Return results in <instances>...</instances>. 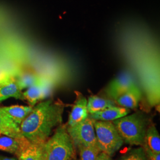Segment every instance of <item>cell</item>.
Wrapping results in <instances>:
<instances>
[{
	"mask_svg": "<svg viewBox=\"0 0 160 160\" xmlns=\"http://www.w3.org/2000/svg\"><path fill=\"white\" fill-rule=\"evenodd\" d=\"M64 108L60 100L51 98L38 103L20 126L23 137L32 143L43 144L62 124Z\"/></svg>",
	"mask_w": 160,
	"mask_h": 160,
	"instance_id": "6da1fadb",
	"label": "cell"
},
{
	"mask_svg": "<svg viewBox=\"0 0 160 160\" xmlns=\"http://www.w3.org/2000/svg\"><path fill=\"white\" fill-rule=\"evenodd\" d=\"M124 143L142 147L149 124L148 117L143 112L128 114L112 122Z\"/></svg>",
	"mask_w": 160,
	"mask_h": 160,
	"instance_id": "7a4b0ae2",
	"label": "cell"
},
{
	"mask_svg": "<svg viewBox=\"0 0 160 160\" xmlns=\"http://www.w3.org/2000/svg\"><path fill=\"white\" fill-rule=\"evenodd\" d=\"M45 160H74L75 147L67 131V125L57 127L43 144Z\"/></svg>",
	"mask_w": 160,
	"mask_h": 160,
	"instance_id": "3957f363",
	"label": "cell"
},
{
	"mask_svg": "<svg viewBox=\"0 0 160 160\" xmlns=\"http://www.w3.org/2000/svg\"><path fill=\"white\" fill-rule=\"evenodd\" d=\"M97 146L100 152L112 157L124 142L112 122L93 120Z\"/></svg>",
	"mask_w": 160,
	"mask_h": 160,
	"instance_id": "277c9868",
	"label": "cell"
},
{
	"mask_svg": "<svg viewBox=\"0 0 160 160\" xmlns=\"http://www.w3.org/2000/svg\"><path fill=\"white\" fill-rule=\"evenodd\" d=\"M67 131L75 148L78 147H98L94 122L92 119L88 118L75 126H67Z\"/></svg>",
	"mask_w": 160,
	"mask_h": 160,
	"instance_id": "5b68a950",
	"label": "cell"
},
{
	"mask_svg": "<svg viewBox=\"0 0 160 160\" xmlns=\"http://www.w3.org/2000/svg\"><path fill=\"white\" fill-rule=\"evenodd\" d=\"M136 84L132 75L128 72H124L110 82L106 92L111 100L115 101Z\"/></svg>",
	"mask_w": 160,
	"mask_h": 160,
	"instance_id": "8992f818",
	"label": "cell"
},
{
	"mask_svg": "<svg viewBox=\"0 0 160 160\" xmlns=\"http://www.w3.org/2000/svg\"><path fill=\"white\" fill-rule=\"evenodd\" d=\"M76 99L69 116L68 126H73L84 122L88 118L87 99L80 92H75Z\"/></svg>",
	"mask_w": 160,
	"mask_h": 160,
	"instance_id": "52a82bcc",
	"label": "cell"
},
{
	"mask_svg": "<svg viewBox=\"0 0 160 160\" xmlns=\"http://www.w3.org/2000/svg\"><path fill=\"white\" fill-rule=\"evenodd\" d=\"M16 157L18 160H45L43 144L32 143L24 138L20 142V149Z\"/></svg>",
	"mask_w": 160,
	"mask_h": 160,
	"instance_id": "ba28073f",
	"label": "cell"
},
{
	"mask_svg": "<svg viewBox=\"0 0 160 160\" xmlns=\"http://www.w3.org/2000/svg\"><path fill=\"white\" fill-rule=\"evenodd\" d=\"M142 98V92L137 84L133 86L114 102L118 106L128 109H136Z\"/></svg>",
	"mask_w": 160,
	"mask_h": 160,
	"instance_id": "9c48e42d",
	"label": "cell"
},
{
	"mask_svg": "<svg viewBox=\"0 0 160 160\" xmlns=\"http://www.w3.org/2000/svg\"><path fill=\"white\" fill-rule=\"evenodd\" d=\"M130 112L131 110L129 109L114 106L101 112L88 114V118L93 120L113 122L126 116Z\"/></svg>",
	"mask_w": 160,
	"mask_h": 160,
	"instance_id": "30bf717a",
	"label": "cell"
},
{
	"mask_svg": "<svg viewBox=\"0 0 160 160\" xmlns=\"http://www.w3.org/2000/svg\"><path fill=\"white\" fill-rule=\"evenodd\" d=\"M10 97L24 101L23 92L18 86L14 75L8 80L0 83V103Z\"/></svg>",
	"mask_w": 160,
	"mask_h": 160,
	"instance_id": "8fae6325",
	"label": "cell"
},
{
	"mask_svg": "<svg viewBox=\"0 0 160 160\" xmlns=\"http://www.w3.org/2000/svg\"><path fill=\"white\" fill-rule=\"evenodd\" d=\"M0 135L17 139L20 141L24 137L22 134L20 127L16 125L12 119L0 109Z\"/></svg>",
	"mask_w": 160,
	"mask_h": 160,
	"instance_id": "7c38bea8",
	"label": "cell"
},
{
	"mask_svg": "<svg viewBox=\"0 0 160 160\" xmlns=\"http://www.w3.org/2000/svg\"><path fill=\"white\" fill-rule=\"evenodd\" d=\"M33 107L30 106H12L8 107H0L12 121L18 126H20L21 123L32 111Z\"/></svg>",
	"mask_w": 160,
	"mask_h": 160,
	"instance_id": "4fadbf2b",
	"label": "cell"
},
{
	"mask_svg": "<svg viewBox=\"0 0 160 160\" xmlns=\"http://www.w3.org/2000/svg\"><path fill=\"white\" fill-rule=\"evenodd\" d=\"M24 100H26L29 105L34 107L38 103L46 98V96L40 80L38 83L27 88L23 92Z\"/></svg>",
	"mask_w": 160,
	"mask_h": 160,
	"instance_id": "5bb4252c",
	"label": "cell"
},
{
	"mask_svg": "<svg viewBox=\"0 0 160 160\" xmlns=\"http://www.w3.org/2000/svg\"><path fill=\"white\" fill-rule=\"evenodd\" d=\"M143 147L154 154H160V136L156 127L150 124L146 132Z\"/></svg>",
	"mask_w": 160,
	"mask_h": 160,
	"instance_id": "9a60e30c",
	"label": "cell"
},
{
	"mask_svg": "<svg viewBox=\"0 0 160 160\" xmlns=\"http://www.w3.org/2000/svg\"><path fill=\"white\" fill-rule=\"evenodd\" d=\"M14 76L18 86L22 91L24 89L28 88L38 83L40 77V75L32 69H26L17 72V74Z\"/></svg>",
	"mask_w": 160,
	"mask_h": 160,
	"instance_id": "2e32d148",
	"label": "cell"
},
{
	"mask_svg": "<svg viewBox=\"0 0 160 160\" xmlns=\"http://www.w3.org/2000/svg\"><path fill=\"white\" fill-rule=\"evenodd\" d=\"M116 106L114 101L97 96H91L87 99V110L88 114L103 111L110 107Z\"/></svg>",
	"mask_w": 160,
	"mask_h": 160,
	"instance_id": "e0dca14e",
	"label": "cell"
},
{
	"mask_svg": "<svg viewBox=\"0 0 160 160\" xmlns=\"http://www.w3.org/2000/svg\"><path fill=\"white\" fill-rule=\"evenodd\" d=\"M22 140L19 141L6 135L0 137V151L7 152L17 156L20 151V142Z\"/></svg>",
	"mask_w": 160,
	"mask_h": 160,
	"instance_id": "ac0fdd59",
	"label": "cell"
},
{
	"mask_svg": "<svg viewBox=\"0 0 160 160\" xmlns=\"http://www.w3.org/2000/svg\"><path fill=\"white\" fill-rule=\"evenodd\" d=\"M118 160H149L143 147L132 149Z\"/></svg>",
	"mask_w": 160,
	"mask_h": 160,
	"instance_id": "d6986e66",
	"label": "cell"
},
{
	"mask_svg": "<svg viewBox=\"0 0 160 160\" xmlns=\"http://www.w3.org/2000/svg\"><path fill=\"white\" fill-rule=\"evenodd\" d=\"M78 149L80 160H96L100 151L98 147H78Z\"/></svg>",
	"mask_w": 160,
	"mask_h": 160,
	"instance_id": "ffe728a7",
	"label": "cell"
},
{
	"mask_svg": "<svg viewBox=\"0 0 160 160\" xmlns=\"http://www.w3.org/2000/svg\"><path fill=\"white\" fill-rule=\"evenodd\" d=\"M143 148L146 152L149 160H160V154H154L149 151L148 149L146 148L145 147H143Z\"/></svg>",
	"mask_w": 160,
	"mask_h": 160,
	"instance_id": "44dd1931",
	"label": "cell"
},
{
	"mask_svg": "<svg viewBox=\"0 0 160 160\" xmlns=\"http://www.w3.org/2000/svg\"><path fill=\"white\" fill-rule=\"evenodd\" d=\"M112 160V158L110 157H109V155H108L103 152H100L98 157H97V160Z\"/></svg>",
	"mask_w": 160,
	"mask_h": 160,
	"instance_id": "7402d4cb",
	"label": "cell"
},
{
	"mask_svg": "<svg viewBox=\"0 0 160 160\" xmlns=\"http://www.w3.org/2000/svg\"><path fill=\"white\" fill-rule=\"evenodd\" d=\"M0 160H17V159H16L14 158H10V157L0 155Z\"/></svg>",
	"mask_w": 160,
	"mask_h": 160,
	"instance_id": "603a6c76",
	"label": "cell"
},
{
	"mask_svg": "<svg viewBox=\"0 0 160 160\" xmlns=\"http://www.w3.org/2000/svg\"></svg>",
	"mask_w": 160,
	"mask_h": 160,
	"instance_id": "cb8c5ba5",
	"label": "cell"
}]
</instances>
